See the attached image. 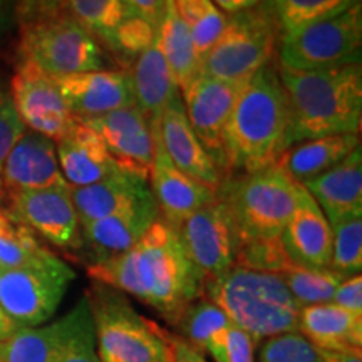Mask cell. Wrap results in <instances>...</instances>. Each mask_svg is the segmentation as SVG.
I'll return each instance as SVG.
<instances>
[{"label":"cell","instance_id":"6","mask_svg":"<svg viewBox=\"0 0 362 362\" xmlns=\"http://www.w3.org/2000/svg\"><path fill=\"white\" fill-rule=\"evenodd\" d=\"M88 297L101 362H170L161 327L144 319L123 292L93 282Z\"/></svg>","mask_w":362,"mask_h":362},{"label":"cell","instance_id":"49","mask_svg":"<svg viewBox=\"0 0 362 362\" xmlns=\"http://www.w3.org/2000/svg\"><path fill=\"white\" fill-rule=\"evenodd\" d=\"M7 21V4L6 0H0V33H2L4 25H6Z\"/></svg>","mask_w":362,"mask_h":362},{"label":"cell","instance_id":"22","mask_svg":"<svg viewBox=\"0 0 362 362\" xmlns=\"http://www.w3.org/2000/svg\"><path fill=\"white\" fill-rule=\"evenodd\" d=\"M280 242L293 265L329 269L332 255V226L307 189L292 218L285 225Z\"/></svg>","mask_w":362,"mask_h":362},{"label":"cell","instance_id":"25","mask_svg":"<svg viewBox=\"0 0 362 362\" xmlns=\"http://www.w3.org/2000/svg\"><path fill=\"white\" fill-rule=\"evenodd\" d=\"M56 148L61 171L69 187H88L119 170L99 134L81 121L57 141Z\"/></svg>","mask_w":362,"mask_h":362},{"label":"cell","instance_id":"27","mask_svg":"<svg viewBox=\"0 0 362 362\" xmlns=\"http://www.w3.org/2000/svg\"><path fill=\"white\" fill-rule=\"evenodd\" d=\"M357 146H361L359 134H334L309 139L288 146L275 165L298 185H304L346 160Z\"/></svg>","mask_w":362,"mask_h":362},{"label":"cell","instance_id":"36","mask_svg":"<svg viewBox=\"0 0 362 362\" xmlns=\"http://www.w3.org/2000/svg\"><path fill=\"white\" fill-rule=\"evenodd\" d=\"M332 226V255L329 269L342 277L361 274L362 269V215L344 218Z\"/></svg>","mask_w":362,"mask_h":362},{"label":"cell","instance_id":"39","mask_svg":"<svg viewBox=\"0 0 362 362\" xmlns=\"http://www.w3.org/2000/svg\"><path fill=\"white\" fill-rule=\"evenodd\" d=\"M260 362H322L315 347L298 332L269 337L260 349Z\"/></svg>","mask_w":362,"mask_h":362},{"label":"cell","instance_id":"37","mask_svg":"<svg viewBox=\"0 0 362 362\" xmlns=\"http://www.w3.org/2000/svg\"><path fill=\"white\" fill-rule=\"evenodd\" d=\"M235 267L257 272H270V274H284L292 269L293 264L284 250L280 238L274 240H253L240 247Z\"/></svg>","mask_w":362,"mask_h":362},{"label":"cell","instance_id":"50","mask_svg":"<svg viewBox=\"0 0 362 362\" xmlns=\"http://www.w3.org/2000/svg\"><path fill=\"white\" fill-rule=\"evenodd\" d=\"M2 194H4V187H2V178H0V218L4 216V208H2Z\"/></svg>","mask_w":362,"mask_h":362},{"label":"cell","instance_id":"17","mask_svg":"<svg viewBox=\"0 0 362 362\" xmlns=\"http://www.w3.org/2000/svg\"><path fill=\"white\" fill-rule=\"evenodd\" d=\"M62 98L78 121L136 106L128 71L99 69L56 79Z\"/></svg>","mask_w":362,"mask_h":362},{"label":"cell","instance_id":"46","mask_svg":"<svg viewBox=\"0 0 362 362\" xmlns=\"http://www.w3.org/2000/svg\"><path fill=\"white\" fill-rule=\"evenodd\" d=\"M322 362H362V349H320L315 347Z\"/></svg>","mask_w":362,"mask_h":362},{"label":"cell","instance_id":"40","mask_svg":"<svg viewBox=\"0 0 362 362\" xmlns=\"http://www.w3.org/2000/svg\"><path fill=\"white\" fill-rule=\"evenodd\" d=\"M24 131L25 126L13 106L11 89L0 83V170H2L8 151Z\"/></svg>","mask_w":362,"mask_h":362},{"label":"cell","instance_id":"41","mask_svg":"<svg viewBox=\"0 0 362 362\" xmlns=\"http://www.w3.org/2000/svg\"><path fill=\"white\" fill-rule=\"evenodd\" d=\"M67 0H17V11L24 24L49 19L66 11Z\"/></svg>","mask_w":362,"mask_h":362},{"label":"cell","instance_id":"30","mask_svg":"<svg viewBox=\"0 0 362 362\" xmlns=\"http://www.w3.org/2000/svg\"><path fill=\"white\" fill-rule=\"evenodd\" d=\"M78 305L56 322L19 329L0 342V362H54L79 319Z\"/></svg>","mask_w":362,"mask_h":362},{"label":"cell","instance_id":"32","mask_svg":"<svg viewBox=\"0 0 362 362\" xmlns=\"http://www.w3.org/2000/svg\"><path fill=\"white\" fill-rule=\"evenodd\" d=\"M361 0H264L262 7L270 13L282 34L341 16Z\"/></svg>","mask_w":362,"mask_h":362},{"label":"cell","instance_id":"42","mask_svg":"<svg viewBox=\"0 0 362 362\" xmlns=\"http://www.w3.org/2000/svg\"><path fill=\"white\" fill-rule=\"evenodd\" d=\"M330 304H336L342 309L362 314V277L361 274L346 277L339 284Z\"/></svg>","mask_w":362,"mask_h":362},{"label":"cell","instance_id":"28","mask_svg":"<svg viewBox=\"0 0 362 362\" xmlns=\"http://www.w3.org/2000/svg\"><path fill=\"white\" fill-rule=\"evenodd\" d=\"M131 79H133L136 106L149 121V124L160 123L161 112L171 103V99L178 96L180 89L163 57L156 35L136 59Z\"/></svg>","mask_w":362,"mask_h":362},{"label":"cell","instance_id":"12","mask_svg":"<svg viewBox=\"0 0 362 362\" xmlns=\"http://www.w3.org/2000/svg\"><path fill=\"white\" fill-rule=\"evenodd\" d=\"M8 89L25 128L54 143L61 141L78 123L67 107L56 79L30 62L21 59Z\"/></svg>","mask_w":362,"mask_h":362},{"label":"cell","instance_id":"7","mask_svg":"<svg viewBox=\"0 0 362 362\" xmlns=\"http://www.w3.org/2000/svg\"><path fill=\"white\" fill-rule=\"evenodd\" d=\"M279 33L264 7L226 16L223 33L200 59L198 72L230 83H245L272 62Z\"/></svg>","mask_w":362,"mask_h":362},{"label":"cell","instance_id":"14","mask_svg":"<svg viewBox=\"0 0 362 362\" xmlns=\"http://www.w3.org/2000/svg\"><path fill=\"white\" fill-rule=\"evenodd\" d=\"M64 12L98 42L103 40L111 51L124 56H139L156 35L126 0H67Z\"/></svg>","mask_w":362,"mask_h":362},{"label":"cell","instance_id":"8","mask_svg":"<svg viewBox=\"0 0 362 362\" xmlns=\"http://www.w3.org/2000/svg\"><path fill=\"white\" fill-rule=\"evenodd\" d=\"M21 59L54 79L106 69L101 45L66 12L24 24Z\"/></svg>","mask_w":362,"mask_h":362},{"label":"cell","instance_id":"1","mask_svg":"<svg viewBox=\"0 0 362 362\" xmlns=\"http://www.w3.org/2000/svg\"><path fill=\"white\" fill-rule=\"evenodd\" d=\"M93 282L129 293L155 309L170 325L205 296V277L185 252L178 230L158 216L133 248L88 267Z\"/></svg>","mask_w":362,"mask_h":362},{"label":"cell","instance_id":"33","mask_svg":"<svg viewBox=\"0 0 362 362\" xmlns=\"http://www.w3.org/2000/svg\"><path fill=\"white\" fill-rule=\"evenodd\" d=\"M52 255L35 233L4 214L0 218V270L19 269Z\"/></svg>","mask_w":362,"mask_h":362},{"label":"cell","instance_id":"21","mask_svg":"<svg viewBox=\"0 0 362 362\" xmlns=\"http://www.w3.org/2000/svg\"><path fill=\"white\" fill-rule=\"evenodd\" d=\"M158 129H160L163 148L176 168L189 178L218 192L223 181L220 176V168L194 134L181 101V94L171 99V103L161 112Z\"/></svg>","mask_w":362,"mask_h":362},{"label":"cell","instance_id":"3","mask_svg":"<svg viewBox=\"0 0 362 362\" xmlns=\"http://www.w3.org/2000/svg\"><path fill=\"white\" fill-rule=\"evenodd\" d=\"M287 101L277 66L262 67L243 84L223 129L225 168L253 173L275 165L285 151Z\"/></svg>","mask_w":362,"mask_h":362},{"label":"cell","instance_id":"19","mask_svg":"<svg viewBox=\"0 0 362 362\" xmlns=\"http://www.w3.org/2000/svg\"><path fill=\"white\" fill-rule=\"evenodd\" d=\"M151 131L155 139V156L149 175V188L161 218L176 226L188 215L215 202L216 192L176 168L163 148L158 123H151Z\"/></svg>","mask_w":362,"mask_h":362},{"label":"cell","instance_id":"47","mask_svg":"<svg viewBox=\"0 0 362 362\" xmlns=\"http://www.w3.org/2000/svg\"><path fill=\"white\" fill-rule=\"evenodd\" d=\"M211 2H214L221 12L233 16V13L250 11V8L259 6L262 0H211Z\"/></svg>","mask_w":362,"mask_h":362},{"label":"cell","instance_id":"35","mask_svg":"<svg viewBox=\"0 0 362 362\" xmlns=\"http://www.w3.org/2000/svg\"><path fill=\"white\" fill-rule=\"evenodd\" d=\"M173 4L176 12L188 25L198 59H202L223 33L226 13L211 0H173Z\"/></svg>","mask_w":362,"mask_h":362},{"label":"cell","instance_id":"5","mask_svg":"<svg viewBox=\"0 0 362 362\" xmlns=\"http://www.w3.org/2000/svg\"><path fill=\"white\" fill-rule=\"evenodd\" d=\"M305 188L277 165L221 181L216 197L230 211L242 242L280 238Z\"/></svg>","mask_w":362,"mask_h":362},{"label":"cell","instance_id":"24","mask_svg":"<svg viewBox=\"0 0 362 362\" xmlns=\"http://www.w3.org/2000/svg\"><path fill=\"white\" fill-rule=\"evenodd\" d=\"M149 194L153 193L146 178L121 168L98 183L71 187V198L81 226L115 215Z\"/></svg>","mask_w":362,"mask_h":362},{"label":"cell","instance_id":"43","mask_svg":"<svg viewBox=\"0 0 362 362\" xmlns=\"http://www.w3.org/2000/svg\"><path fill=\"white\" fill-rule=\"evenodd\" d=\"M255 347L257 344L253 342V339L237 325L228 329V339H226L228 362H253Z\"/></svg>","mask_w":362,"mask_h":362},{"label":"cell","instance_id":"10","mask_svg":"<svg viewBox=\"0 0 362 362\" xmlns=\"http://www.w3.org/2000/svg\"><path fill=\"white\" fill-rule=\"evenodd\" d=\"M362 8L361 4L332 19L282 34L280 66L296 71L329 69L361 64Z\"/></svg>","mask_w":362,"mask_h":362},{"label":"cell","instance_id":"29","mask_svg":"<svg viewBox=\"0 0 362 362\" xmlns=\"http://www.w3.org/2000/svg\"><path fill=\"white\" fill-rule=\"evenodd\" d=\"M233 322L210 298L200 297L181 312L173 327L185 342L200 354H210L216 362H228L226 339Z\"/></svg>","mask_w":362,"mask_h":362},{"label":"cell","instance_id":"11","mask_svg":"<svg viewBox=\"0 0 362 362\" xmlns=\"http://www.w3.org/2000/svg\"><path fill=\"white\" fill-rule=\"evenodd\" d=\"M185 252L208 280L235 267L242 237L232 211L221 198L208 203L176 225Z\"/></svg>","mask_w":362,"mask_h":362},{"label":"cell","instance_id":"26","mask_svg":"<svg viewBox=\"0 0 362 362\" xmlns=\"http://www.w3.org/2000/svg\"><path fill=\"white\" fill-rule=\"evenodd\" d=\"M298 334L320 349H361L362 314L336 304L302 307L298 312Z\"/></svg>","mask_w":362,"mask_h":362},{"label":"cell","instance_id":"48","mask_svg":"<svg viewBox=\"0 0 362 362\" xmlns=\"http://www.w3.org/2000/svg\"><path fill=\"white\" fill-rule=\"evenodd\" d=\"M19 327H17L16 324L12 322L11 319L6 315V312L2 310V307H0V342L6 341L12 336V334H16Z\"/></svg>","mask_w":362,"mask_h":362},{"label":"cell","instance_id":"4","mask_svg":"<svg viewBox=\"0 0 362 362\" xmlns=\"http://www.w3.org/2000/svg\"><path fill=\"white\" fill-rule=\"evenodd\" d=\"M205 293L255 344L280 334L298 332L300 307L279 274L233 267L208 280Z\"/></svg>","mask_w":362,"mask_h":362},{"label":"cell","instance_id":"13","mask_svg":"<svg viewBox=\"0 0 362 362\" xmlns=\"http://www.w3.org/2000/svg\"><path fill=\"white\" fill-rule=\"evenodd\" d=\"M8 206L4 210L8 218L33 230L45 242L66 250H79L81 223L71 198V187L11 192Z\"/></svg>","mask_w":362,"mask_h":362},{"label":"cell","instance_id":"18","mask_svg":"<svg viewBox=\"0 0 362 362\" xmlns=\"http://www.w3.org/2000/svg\"><path fill=\"white\" fill-rule=\"evenodd\" d=\"M160 216L153 194L126 206L106 218L90 221L81 226L79 250L89 257V265L110 260L128 252L144 237Z\"/></svg>","mask_w":362,"mask_h":362},{"label":"cell","instance_id":"15","mask_svg":"<svg viewBox=\"0 0 362 362\" xmlns=\"http://www.w3.org/2000/svg\"><path fill=\"white\" fill-rule=\"evenodd\" d=\"M245 83H230L198 72L180 89L189 124L218 168H225L221 148L225 124Z\"/></svg>","mask_w":362,"mask_h":362},{"label":"cell","instance_id":"38","mask_svg":"<svg viewBox=\"0 0 362 362\" xmlns=\"http://www.w3.org/2000/svg\"><path fill=\"white\" fill-rule=\"evenodd\" d=\"M54 362H101L96 351L93 315L88 297L81 298L79 319Z\"/></svg>","mask_w":362,"mask_h":362},{"label":"cell","instance_id":"16","mask_svg":"<svg viewBox=\"0 0 362 362\" xmlns=\"http://www.w3.org/2000/svg\"><path fill=\"white\" fill-rule=\"evenodd\" d=\"M103 139L104 146L121 170L149 181L155 156V139L149 121L138 106L123 107L107 115L83 119Z\"/></svg>","mask_w":362,"mask_h":362},{"label":"cell","instance_id":"31","mask_svg":"<svg viewBox=\"0 0 362 362\" xmlns=\"http://www.w3.org/2000/svg\"><path fill=\"white\" fill-rule=\"evenodd\" d=\"M156 40L176 86L178 89L185 88L198 74L200 59L188 25L176 12L173 0H165V8L156 27Z\"/></svg>","mask_w":362,"mask_h":362},{"label":"cell","instance_id":"45","mask_svg":"<svg viewBox=\"0 0 362 362\" xmlns=\"http://www.w3.org/2000/svg\"><path fill=\"white\" fill-rule=\"evenodd\" d=\"M131 11H133L139 19L146 22L156 30L160 24L163 8H165V0H126Z\"/></svg>","mask_w":362,"mask_h":362},{"label":"cell","instance_id":"44","mask_svg":"<svg viewBox=\"0 0 362 362\" xmlns=\"http://www.w3.org/2000/svg\"><path fill=\"white\" fill-rule=\"evenodd\" d=\"M161 336L165 342L168 344L171 361L170 362H206L203 354L194 351L188 342H185L180 336L173 332H168L161 327Z\"/></svg>","mask_w":362,"mask_h":362},{"label":"cell","instance_id":"9","mask_svg":"<svg viewBox=\"0 0 362 362\" xmlns=\"http://www.w3.org/2000/svg\"><path fill=\"white\" fill-rule=\"evenodd\" d=\"M76 272L56 253L19 269L0 270V307L19 329L39 327L56 314Z\"/></svg>","mask_w":362,"mask_h":362},{"label":"cell","instance_id":"23","mask_svg":"<svg viewBox=\"0 0 362 362\" xmlns=\"http://www.w3.org/2000/svg\"><path fill=\"white\" fill-rule=\"evenodd\" d=\"M330 225L362 215V151L357 146L346 160L302 185Z\"/></svg>","mask_w":362,"mask_h":362},{"label":"cell","instance_id":"20","mask_svg":"<svg viewBox=\"0 0 362 362\" xmlns=\"http://www.w3.org/2000/svg\"><path fill=\"white\" fill-rule=\"evenodd\" d=\"M0 178L7 193L69 187L59 165L56 143L30 129L8 151Z\"/></svg>","mask_w":362,"mask_h":362},{"label":"cell","instance_id":"34","mask_svg":"<svg viewBox=\"0 0 362 362\" xmlns=\"http://www.w3.org/2000/svg\"><path fill=\"white\" fill-rule=\"evenodd\" d=\"M280 277L300 309L307 305L330 304L339 284L346 279L330 269H305L297 265L280 274Z\"/></svg>","mask_w":362,"mask_h":362},{"label":"cell","instance_id":"2","mask_svg":"<svg viewBox=\"0 0 362 362\" xmlns=\"http://www.w3.org/2000/svg\"><path fill=\"white\" fill-rule=\"evenodd\" d=\"M287 101L285 149L334 134H359L362 121V67L296 71L277 67Z\"/></svg>","mask_w":362,"mask_h":362}]
</instances>
